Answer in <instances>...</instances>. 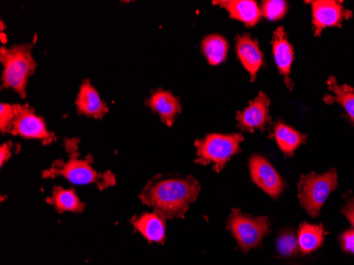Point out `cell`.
Masks as SVG:
<instances>
[{
    "mask_svg": "<svg viewBox=\"0 0 354 265\" xmlns=\"http://www.w3.org/2000/svg\"><path fill=\"white\" fill-rule=\"evenodd\" d=\"M201 185L193 176L164 177L157 175L149 181L139 199L143 204L152 207L154 212L165 220L185 218L189 206L196 202Z\"/></svg>",
    "mask_w": 354,
    "mask_h": 265,
    "instance_id": "1",
    "label": "cell"
},
{
    "mask_svg": "<svg viewBox=\"0 0 354 265\" xmlns=\"http://www.w3.org/2000/svg\"><path fill=\"white\" fill-rule=\"evenodd\" d=\"M77 138L65 139V147L69 153L67 161L57 159L50 168L43 171V179H55L63 176L75 185H95L100 190L114 186L116 177L111 172L99 173L93 169V157L87 155L84 158H80L77 151Z\"/></svg>",
    "mask_w": 354,
    "mask_h": 265,
    "instance_id": "2",
    "label": "cell"
},
{
    "mask_svg": "<svg viewBox=\"0 0 354 265\" xmlns=\"http://www.w3.org/2000/svg\"><path fill=\"white\" fill-rule=\"evenodd\" d=\"M33 44L0 48V62L3 64V89H12L21 98L27 95V83L37 69L32 55Z\"/></svg>",
    "mask_w": 354,
    "mask_h": 265,
    "instance_id": "3",
    "label": "cell"
},
{
    "mask_svg": "<svg viewBox=\"0 0 354 265\" xmlns=\"http://www.w3.org/2000/svg\"><path fill=\"white\" fill-rule=\"evenodd\" d=\"M243 140V135L239 133L208 134L194 143L198 155L194 161L203 165H214V171L220 173L230 158L240 152V143Z\"/></svg>",
    "mask_w": 354,
    "mask_h": 265,
    "instance_id": "4",
    "label": "cell"
},
{
    "mask_svg": "<svg viewBox=\"0 0 354 265\" xmlns=\"http://www.w3.org/2000/svg\"><path fill=\"white\" fill-rule=\"evenodd\" d=\"M339 186V177L334 169L324 174L302 175L298 183V199L302 208L317 218L329 195Z\"/></svg>",
    "mask_w": 354,
    "mask_h": 265,
    "instance_id": "5",
    "label": "cell"
},
{
    "mask_svg": "<svg viewBox=\"0 0 354 265\" xmlns=\"http://www.w3.org/2000/svg\"><path fill=\"white\" fill-rule=\"evenodd\" d=\"M242 252L256 248L270 234V222L266 217L254 218L239 209H232L226 224Z\"/></svg>",
    "mask_w": 354,
    "mask_h": 265,
    "instance_id": "6",
    "label": "cell"
},
{
    "mask_svg": "<svg viewBox=\"0 0 354 265\" xmlns=\"http://www.w3.org/2000/svg\"><path fill=\"white\" fill-rule=\"evenodd\" d=\"M8 134L16 135L26 139H35L48 145L57 140V136L48 131L45 120L35 113L29 104H23L21 111L10 125Z\"/></svg>",
    "mask_w": 354,
    "mask_h": 265,
    "instance_id": "7",
    "label": "cell"
},
{
    "mask_svg": "<svg viewBox=\"0 0 354 265\" xmlns=\"http://www.w3.org/2000/svg\"><path fill=\"white\" fill-rule=\"evenodd\" d=\"M250 172L254 184L272 199H277L283 192L286 188L283 179L264 157L260 155L252 156L250 159Z\"/></svg>",
    "mask_w": 354,
    "mask_h": 265,
    "instance_id": "8",
    "label": "cell"
},
{
    "mask_svg": "<svg viewBox=\"0 0 354 265\" xmlns=\"http://www.w3.org/2000/svg\"><path fill=\"white\" fill-rule=\"evenodd\" d=\"M312 23L314 35L319 37L322 32L328 27H342L344 19H347L350 11L333 0H315L311 1Z\"/></svg>",
    "mask_w": 354,
    "mask_h": 265,
    "instance_id": "9",
    "label": "cell"
},
{
    "mask_svg": "<svg viewBox=\"0 0 354 265\" xmlns=\"http://www.w3.org/2000/svg\"><path fill=\"white\" fill-rule=\"evenodd\" d=\"M270 105L268 95L260 91L248 107L236 113L239 129L246 131H264L266 125L270 122Z\"/></svg>",
    "mask_w": 354,
    "mask_h": 265,
    "instance_id": "10",
    "label": "cell"
},
{
    "mask_svg": "<svg viewBox=\"0 0 354 265\" xmlns=\"http://www.w3.org/2000/svg\"><path fill=\"white\" fill-rule=\"evenodd\" d=\"M146 105L153 113H157L159 118L168 127H172L177 116L182 113L180 99L171 91L162 89L151 91L150 98L146 100Z\"/></svg>",
    "mask_w": 354,
    "mask_h": 265,
    "instance_id": "11",
    "label": "cell"
},
{
    "mask_svg": "<svg viewBox=\"0 0 354 265\" xmlns=\"http://www.w3.org/2000/svg\"><path fill=\"white\" fill-rule=\"evenodd\" d=\"M75 107L79 115L87 116L89 118L102 119L109 111L106 103L103 102L98 91L88 79L81 83L75 99Z\"/></svg>",
    "mask_w": 354,
    "mask_h": 265,
    "instance_id": "12",
    "label": "cell"
},
{
    "mask_svg": "<svg viewBox=\"0 0 354 265\" xmlns=\"http://www.w3.org/2000/svg\"><path fill=\"white\" fill-rule=\"evenodd\" d=\"M272 53L275 59L276 66L286 80V84L288 89H293L291 81V68L294 61L293 46L288 42V35L283 27H279L272 35Z\"/></svg>",
    "mask_w": 354,
    "mask_h": 265,
    "instance_id": "13",
    "label": "cell"
},
{
    "mask_svg": "<svg viewBox=\"0 0 354 265\" xmlns=\"http://www.w3.org/2000/svg\"><path fill=\"white\" fill-rule=\"evenodd\" d=\"M236 51L241 64L250 75L252 81L263 66V53L259 45L250 35H238L236 39Z\"/></svg>",
    "mask_w": 354,
    "mask_h": 265,
    "instance_id": "14",
    "label": "cell"
},
{
    "mask_svg": "<svg viewBox=\"0 0 354 265\" xmlns=\"http://www.w3.org/2000/svg\"><path fill=\"white\" fill-rule=\"evenodd\" d=\"M131 224L150 243L166 241V220L158 213L146 212L136 215L131 219Z\"/></svg>",
    "mask_w": 354,
    "mask_h": 265,
    "instance_id": "15",
    "label": "cell"
},
{
    "mask_svg": "<svg viewBox=\"0 0 354 265\" xmlns=\"http://www.w3.org/2000/svg\"><path fill=\"white\" fill-rule=\"evenodd\" d=\"M214 3L227 10L232 19L243 23L246 27H254L261 19V9L254 0H227Z\"/></svg>",
    "mask_w": 354,
    "mask_h": 265,
    "instance_id": "16",
    "label": "cell"
},
{
    "mask_svg": "<svg viewBox=\"0 0 354 265\" xmlns=\"http://www.w3.org/2000/svg\"><path fill=\"white\" fill-rule=\"evenodd\" d=\"M328 89L332 95H326L324 98L327 104L341 105L345 111L347 118L354 125V89L349 85H339L337 80L330 77L327 81Z\"/></svg>",
    "mask_w": 354,
    "mask_h": 265,
    "instance_id": "17",
    "label": "cell"
},
{
    "mask_svg": "<svg viewBox=\"0 0 354 265\" xmlns=\"http://www.w3.org/2000/svg\"><path fill=\"white\" fill-rule=\"evenodd\" d=\"M272 137H274L280 150L286 156H293L298 147L307 140L306 135L282 122L275 125Z\"/></svg>",
    "mask_w": 354,
    "mask_h": 265,
    "instance_id": "18",
    "label": "cell"
},
{
    "mask_svg": "<svg viewBox=\"0 0 354 265\" xmlns=\"http://www.w3.org/2000/svg\"><path fill=\"white\" fill-rule=\"evenodd\" d=\"M48 204L53 205L59 213L71 212L81 213L85 210V204L81 202L75 189H64L55 186L53 195L47 199Z\"/></svg>",
    "mask_w": 354,
    "mask_h": 265,
    "instance_id": "19",
    "label": "cell"
},
{
    "mask_svg": "<svg viewBox=\"0 0 354 265\" xmlns=\"http://www.w3.org/2000/svg\"><path fill=\"white\" fill-rule=\"evenodd\" d=\"M324 234H325V230H324L323 225L302 223L297 232L300 252L302 254L308 255L310 253L315 252L320 246H323Z\"/></svg>",
    "mask_w": 354,
    "mask_h": 265,
    "instance_id": "20",
    "label": "cell"
},
{
    "mask_svg": "<svg viewBox=\"0 0 354 265\" xmlns=\"http://www.w3.org/2000/svg\"><path fill=\"white\" fill-rule=\"evenodd\" d=\"M228 43L222 35H212L202 42V51L210 65H220L228 55Z\"/></svg>",
    "mask_w": 354,
    "mask_h": 265,
    "instance_id": "21",
    "label": "cell"
},
{
    "mask_svg": "<svg viewBox=\"0 0 354 265\" xmlns=\"http://www.w3.org/2000/svg\"><path fill=\"white\" fill-rule=\"evenodd\" d=\"M277 250L281 256L292 257L297 255L299 250L297 237L293 231L286 230L277 239Z\"/></svg>",
    "mask_w": 354,
    "mask_h": 265,
    "instance_id": "22",
    "label": "cell"
},
{
    "mask_svg": "<svg viewBox=\"0 0 354 265\" xmlns=\"http://www.w3.org/2000/svg\"><path fill=\"white\" fill-rule=\"evenodd\" d=\"M288 12V3L282 0H264L262 1L261 13L268 21H279Z\"/></svg>",
    "mask_w": 354,
    "mask_h": 265,
    "instance_id": "23",
    "label": "cell"
},
{
    "mask_svg": "<svg viewBox=\"0 0 354 265\" xmlns=\"http://www.w3.org/2000/svg\"><path fill=\"white\" fill-rule=\"evenodd\" d=\"M21 107L23 104L1 103L0 105V131H1V134H7L10 125L21 111Z\"/></svg>",
    "mask_w": 354,
    "mask_h": 265,
    "instance_id": "24",
    "label": "cell"
},
{
    "mask_svg": "<svg viewBox=\"0 0 354 265\" xmlns=\"http://www.w3.org/2000/svg\"><path fill=\"white\" fill-rule=\"evenodd\" d=\"M341 244L344 252L354 254V229L347 230L341 236Z\"/></svg>",
    "mask_w": 354,
    "mask_h": 265,
    "instance_id": "25",
    "label": "cell"
},
{
    "mask_svg": "<svg viewBox=\"0 0 354 265\" xmlns=\"http://www.w3.org/2000/svg\"><path fill=\"white\" fill-rule=\"evenodd\" d=\"M12 147H13V143H6L0 147V165L3 167L5 165L6 161H9L12 156Z\"/></svg>",
    "mask_w": 354,
    "mask_h": 265,
    "instance_id": "26",
    "label": "cell"
},
{
    "mask_svg": "<svg viewBox=\"0 0 354 265\" xmlns=\"http://www.w3.org/2000/svg\"><path fill=\"white\" fill-rule=\"evenodd\" d=\"M343 213L344 215H345L346 218L348 219V221H349L350 224L352 225V227H353L354 229V208L353 207L350 206H346L343 208Z\"/></svg>",
    "mask_w": 354,
    "mask_h": 265,
    "instance_id": "27",
    "label": "cell"
},
{
    "mask_svg": "<svg viewBox=\"0 0 354 265\" xmlns=\"http://www.w3.org/2000/svg\"><path fill=\"white\" fill-rule=\"evenodd\" d=\"M1 37H3V39H3V43H6V42L8 41V39H6V35H1Z\"/></svg>",
    "mask_w": 354,
    "mask_h": 265,
    "instance_id": "28",
    "label": "cell"
},
{
    "mask_svg": "<svg viewBox=\"0 0 354 265\" xmlns=\"http://www.w3.org/2000/svg\"><path fill=\"white\" fill-rule=\"evenodd\" d=\"M350 206L353 207L354 208V197L352 199L351 202H350Z\"/></svg>",
    "mask_w": 354,
    "mask_h": 265,
    "instance_id": "29",
    "label": "cell"
}]
</instances>
